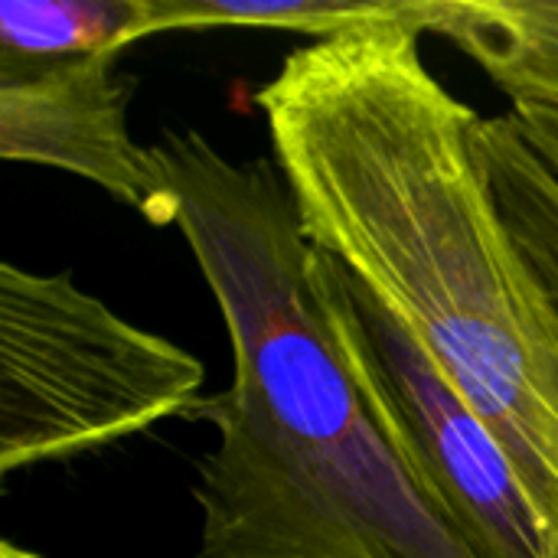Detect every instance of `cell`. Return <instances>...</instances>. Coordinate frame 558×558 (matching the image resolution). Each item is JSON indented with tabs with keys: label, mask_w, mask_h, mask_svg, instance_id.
<instances>
[{
	"label": "cell",
	"mask_w": 558,
	"mask_h": 558,
	"mask_svg": "<svg viewBox=\"0 0 558 558\" xmlns=\"http://www.w3.org/2000/svg\"><path fill=\"white\" fill-rule=\"evenodd\" d=\"M418 20L284 56L258 92L314 248L337 258L454 379L558 533V301L484 160V118L425 62Z\"/></svg>",
	"instance_id": "6da1fadb"
},
{
	"label": "cell",
	"mask_w": 558,
	"mask_h": 558,
	"mask_svg": "<svg viewBox=\"0 0 558 558\" xmlns=\"http://www.w3.org/2000/svg\"><path fill=\"white\" fill-rule=\"evenodd\" d=\"M157 150L232 347V386L186 415L219 435L196 481L199 558H471L343 366L278 163H239L199 131H167Z\"/></svg>",
	"instance_id": "7a4b0ae2"
},
{
	"label": "cell",
	"mask_w": 558,
	"mask_h": 558,
	"mask_svg": "<svg viewBox=\"0 0 558 558\" xmlns=\"http://www.w3.org/2000/svg\"><path fill=\"white\" fill-rule=\"evenodd\" d=\"M203 363L69 271L0 265V474L118 445L203 399Z\"/></svg>",
	"instance_id": "3957f363"
},
{
	"label": "cell",
	"mask_w": 558,
	"mask_h": 558,
	"mask_svg": "<svg viewBox=\"0 0 558 558\" xmlns=\"http://www.w3.org/2000/svg\"><path fill=\"white\" fill-rule=\"evenodd\" d=\"M311 278L383 441L471 558H543L546 533L513 461L432 353L330 255Z\"/></svg>",
	"instance_id": "277c9868"
},
{
	"label": "cell",
	"mask_w": 558,
	"mask_h": 558,
	"mask_svg": "<svg viewBox=\"0 0 558 558\" xmlns=\"http://www.w3.org/2000/svg\"><path fill=\"white\" fill-rule=\"evenodd\" d=\"M118 56H92L16 82H0V157L69 170L144 222L177 226L180 199L157 147H141L128 128L134 78Z\"/></svg>",
	"instance_id": "5b68a950"
},
{
	"label": "cell",
	"mask_w": 558,
	"mask_h": 558,
	"mask_svg": "<svg viewBox=\"0 0 558 558\" xmlns=\"http://www.w3.org/2000/svg\"><path fill=\"white\" fill-rule=\"evenodd\" d=\"M435 33L458 43L513 111H558V0H441Z\"/></svg>",
	"instance_id": "8992f818"
},
{
	"label": "cell",
	"mask_w": 558,
	"mask_h": 558,
	"mask_svg": "<svg viewBox=\"0 0 558 558\" xmlns=\"http://www.w3.org/2000/svg\"><path fill=\"white\" fill-rule=\"evenodd\" d=\"M154 0H3L0 82L92 56H121L150 36Z\"/></svg>",
	"instance_id": "52a82bcc"
},
{
	"label": "cell",
	"mask_w": 558,
	"mask_h": 558,
	"mask_svg": "<svg viewBox=\"0 0 558 558\" xmlns=\"http://www.w3.org/2000/svg\"><path fill=\"white\" fill-rule=\"evenodd\" d=\"M386 20H418L428 33L432 0H154V33L284 29L327 39Z\"/></svg>",
	"instance_id": "ba28073f"
},
{
	"label": "cell",
	"mask_w": 558,
	"mask_h": 558,
	"mask_svg": "<svg viewBox=\"0 0 558 558\" xmlns=\"http://www.w3.org/2000/svg\"><path fill=\"white\" fill-rule=\"evenodd\" d=\"M481 144L504 219L558 301V177L523 141L513 111L484 118Z\"/></svg>",
	"instance_id": "9c48e42d"
},
{
	"label": "cell",
	"mask_w": 558,
	"mask_h": 558,
	"mask_svg": "<svg viewBox=\"0 0 558 558\" xmlns=\"http://www.w3.org/2000/svg\"><path fill=\"white\" fill-rule=\"evenodd\" d=\"M513 121H517L523 141L539 154V160L558 177V111L520 108V111H513Z\"/></svg>",
	"instance_id": "30bf717a"
},
{
	"label": "cell",
	"mask_w": 558,
	"mask_h": 558,
	"mask_svg": "<svg viewBox=\"0 0 558 558\" xmlns=\"http://www.w3.org/2000/svg\"><path fill=\"white\" fill-rule=\"evenodd\" d=\"M0 558H39L36 553H29V549H20V546H13V543H3L0 546Z\"/></svg>",
	"instance_id": "8fae6325"
},
{
	"label": "cell",
	"mask_w": 558,
	"mask_h": 558,
	"mask_svg": "<svg viewBox=\"0 0 558 558\" xmlns=\"http://www.w3.org/2000/svg\"><path fill=\"white\" fill-rule=\"evenodd\" d=\"M543 558H558V533L546 539V553H543Z\"/></svg>",
	"instance_id": "7c38bea8"
}]
</instances>
